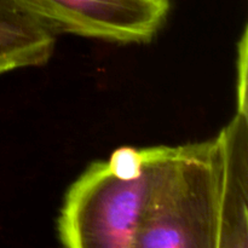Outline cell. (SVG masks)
I'll return each mask as SVG.
<instances>
[{
  "label": "cell",
  "instance_id": "6da1fadb",
  "mask_svg": "<svg viewBox=\"0 0 248 248\" xmlns=\"http://www.w3.org/2000/svg\"><path fill=\"white\" fill-rule=\"evenodd\" d=\"M247 207L222 132L177 145L136 248H246Z\"/></svg>",
  "mask_w": 248,
  "mask_h": 248
},
{
  "label": "cell",
  "instance_id": "7a4b0ae2",
  "mask_svg": "<svg viewBox=\"0 0 248 248\" xmlns=\"http://www.w3.org/2000/svg\"><path fill=\"white\" fill-rule=\"evenodd\" d=\"M174 147H154L137 178L115 176L96 161L73 182L57 220L61 244L70 248H136L157 184Z\"/></svg>",
  "mask_w": 248,
  "mask_h": 248
},
{
  "label": "cell",
  "instance_id": "3957f363",
  "mask_svg": "<svg viewBox=\"0 0 248 248\" xmlns=\"http://www.w3.org/2000/svg\"><path fill=\"white\" fill-rule=\"evenodd\" d=\"M57 34L119 44L152 40L164 26L170 0H24Z\"/></svg>",
  "mask_w": 248,
  "mask_h": 248
},
{
  "label": "cell",
  "instance_id": "277c9868",
  "mask_svg": "<svg viewBox=\"0 0 248 248\" xmlns=\"http://www.w3.org/2000/svg\"><path fill=\"white\" fill-rule=\"evenodd\" d=\"M55 44L56 34L24 0H0V74L45 64Z\"/></svg>",
  "mask_w": 248,
  "mask_h": 248
},
{
  "label": "cell",
  "instance_id": "5b68a950",
  "mask_svg": "<svg viewBox=\"0 0 248 248\" xmlns=\"http://www.w3.org/2000/svg\"><path fill=\"white\" fill-rule=\"evenodd\" d=\"M239 90H237V111L247 113L246 96V74H247V31L245 29L244 36L239 46Z\"/></svg>",
  "mask_w": 248,
  "mask_h": 248
}]
</instances>
